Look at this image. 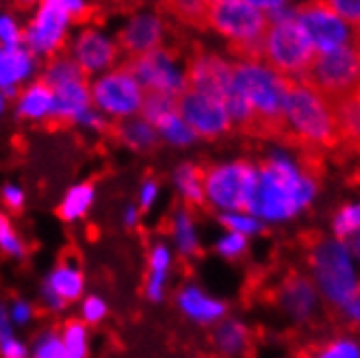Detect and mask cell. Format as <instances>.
Here are the masks:
<instances>
[{
	"label": "cell",
	"mask_w": 360,
	"mask_h": 358,
	"mask_svg": "<svg viewBox=\"0 0 360 358\" xmlns=\"http://www.w3.org/2000/svg\"><path fill=\"white\" fill-rule=\"evenodd\" d=\"M117 44L131 59L148 55L152 50L163 48L165 39V22L157 11H135L131 13L117 31Z\"/></svg>",
	"instance_id": "2e32d148"
},
{
	"label": "cell",
	"mask_w": 360,
	"mask_h": 358,
	"mask_svg": "<svg viewBox=\"0 0 360 358\" xmlns=\"http://www.w3.org/2000/svg\"><path fill=\"white\" fill-rule=\"evenodd\" d=\"M321 358H360V352L354 343L341 341V343H334Z\"/></svg>",
	"instance_id": "c3c4849f"
},
{
	"label": "cell",
	"mask_w": 360,
	"mask_h": 358,
	"mask_svg": "<svg viewBox=\"0 0 360 358\" xmlns=\"http://www.w3.org/2000/svg\"><path fill=\"white\" fill-rule=\"evenodd\" d=\"M354 33H356V44H360V29H356Z\"/></svg>",
	"instance_id": "11a10c76"
},
{
	"label": "cell",
	"mask_w": 360,
	"mask_h": 358,
	"mask_svg": "<svg viewBox=\"0 0 360 358\" xmlns=\"http://www.w3.org/2000/svg\"><path fill=\"white\" fill-rule=\"evenodd\" d=\"M41 61L27 46L5 48L0 57V94L7 100H15L20 89L39 79Z\"/></svg>",
	"instance_id": "ac0fdd59"
},
{
	"label": "cell",
	"mask_w": 360,
	"mask_h": 358,
	"mask_svg": "<svg viewBox=\"0 0 360 358\" xmlns=\"http://www.w3.org/2000/svg\"><path fill=\"white\" fill-rule=\"evenodd\" d=\"M24 41V24L9 11H0V44L5 48L22 46Z\"/></svg>",
	"instance_id": "d590c367"
},
{
	"label": "cell",
	"mask_w": 360,
	"mask_h": 358,
	"mask_svg": "<svg viewBox=\"0 0 360 358\" xmlns=\"http://www.w3.org/2000/svg\"><path fill=\"white\" fill-rule=\"evenodd\" d=\"M13 113L22 122H48L55 120V96L44 81H33L22 87L13 100Z\"/></svg>",
	"instance_id": "d6986e66"
},
{
	"label": "cell",
	"mask_w": 360,
	"mask_h": 358,
	"mask_svg": "<svg viewBox=\"0 0 360 358\" xmlns=\"http://www.w3.org/2000/svg\"><path fill=\"white\" fill-rule=\"evenodd\" d=\"M207 24L233 39V50L241 63H261L265 59L267 13L245 0H217L207 7Z\"/></svg>",
	"instance_id": "7a4b0ae2"
},
{
	"label": "cell",
	"mask_w": 360,
	"mask_h": 358,
	"mask_svg": "<svg viewBox=\"0 0 360 358\" xmlns=\"http://www.w3.org/2000/svg\"><path fill=\"white\" fill-rule=\"evenodd\" d=\"M176 105H178V98H172L165 94H146L139 115L157 129L165 117H169L178 111Z\"/></svg>",
	"instance_id": "4dcf8cb0"
},
{
	"label": "cell",
	"mask_w": 360,
	"mask_h": 358,
	"mask_svg": "<svg viewBox=\"0 0 360 358\" xmlns=\"http://www.w3.org/2000/svg\"><path fill=\"white\" fill-rule=\"evenodd\" d=\"M235 85L254 117V135L287 139L285 98L289 79L265 63H235Z\"/></svg>",
	"instance_id": "6da1fadb"
},
{
	"label": "cell",
	"mask_w": 360,
	"mask_h": 358,
	"mask_svg": "<svg viewBox=\"0 0 360 358\" xmlns=\"http://www.w3.org/2000/svg\"><path fill=\"white\" fill-rule=\"evenodd\" d=\"M178 115L195 133V137H215L230 129V115L219 98L187 89L178 96Z\"/></svg>",
	"instance_id": "4fadbf2b"
},
{
	"label": "cell",
	"mask_w": 360,
	"mask_h": 358,
	"mask_svg": "<svg viewBox=\"0 0 360 358\" xmlns=\"http://www.w3.org/2000/svg\"><path fill=\"white\" fill-rule=\"evenodd\" d=\"M343 306H345V311L349 313V317L360 321V287H356V291L349 295V300Z\"/></svg>",
	"instance_id": "816d5d0a"
},
{
	"label": "cell",
	"mask_w": 360,
	"mask_h": 358,
	"mask_svg": "<svg viewBox=\"0 0 360 358\" xmlns=\"http://www.w3.org/2000/svg\"><path fill=\"white\" fill-rule=\"evenodd\" d=\"M297 20L304 27L306 35L311 37L317 53H330V50H337L356 41L349 39V27L328 7V3L306 5L297 13Z\"/></svg>",
	"instance_id": "9a60e30c"
},
{
	"label": "cell",
	"mask_w": 360,
	"mask_h": 358,
	"mask_svg": "<svg viewBox=\"0 0 360 358\" xmlns=\"http://www.w3.org/2000/svg\"><path fill=\"white\" fill-rule=\"evenodd\" d=\"M76 129L81 131H87V133H94V135H100V133H107L109 131V120L102 115L100 111H96L94 107L89 111H85L79 120L74 122Z\"/></svg>",
	"instance_id": "ab89813d"
},
{
	"label": "cell",
	"mask_w": 360,
	"mask_h": 358,
	"mask_svg": "<svg viewBox=\"0 0 360 358\" xmlns=\"http://www.w3.org/2000/svg\"><path fill=\"white\" fill-rule=\"evenodd\" d=\"M120 53L122 48L117 37L98 24H81L68 41L70 59L81 68L89 81L117 68Z\"/></svg>",
	"instance_id": "9c48e42d"
},
{
	"label": "cell",
	"mask_w": 360,
	"mask_h": 358,
	"mask_svg": "<svg viewBox=\"0 0 360 358\" xmlns=\"http://www.w3.org/2000/svg\"><path fill=\"white\" fill-rule=\"evenodd\" d=\"M328 7L337 13L347 27L360 29V0H337V3H328Z\"/></svg>",
	"instance_id": "f35d334b"
},
{
	"label": "cell",
	"mask_w": 360,
	"mask_h": 358,
	"mask_svg": "<svg viewBox=\"0 0 360 358\" xmlns=\"http://www.w3.org/2000/svg\"><path fill=\"white\" fill-rule=\"evenodd\" d=\"M297 81L313 87L328 100L358 89L360 87V46L354 41L343 48L330 50V53H317L311 68H308L302 79Z\"/></svg>",
	"instance_id": "8992f818"
},
{
	"label": "cell",
	"mask_w": 360,
	"mask_h": 358,
	"mask_svg": "<svg viewBox=\"0 0 360 358\" xmlns=\"http://www.w3.org/2000/svg\"><path fill=\"white\" fill-rule=\"evenodd\" d=\"M94 109L100 111L109 122H124L137 117L146 98V89L139 85L135 74L126 63L105 72L89 81Z\"/></svg>",
	"instance_id": "52a82bcc"
},
{
	"label": "cell",
	"mask_w": 360,
	"mask_h": 358,
	"mask_svg": "<svg viewBox=\"0 0 360 358\" xmlns=\"http://www.w3.org/2000/svg\"><path fill=\"white\" fill-rule=\"evenodd\" d=\"M59 335H61V341L72 358H89L91 332L85 321H81L79 317L63 321V326L59 328Z\"/></svg>",
	"instance_id": "4316f807"
},
{
	"label": "cell",
	"mask_w": 360,
	"mask_h": 358,
	"mask_svg": "<svg viewBox=\"0 0 360 358\" xmlns=\"http://www.w3.org/2000/svg\"><path fill=\"white\" fill-rule=\"evenodd\" d=\"M178 306L187 317L195 321H215L217 317L224 315V304L202 293L198 287H185L178 293Z\"/></svg>",
	"instance_id": "d4e9b609"
},
{
	"label": "cell",
	"mask_w": 360,
	"mask_h": 358,
	"mask_svg": "<svg viewBox=\"0 0 360 358\" xmlns=\"http://www.w3.org/2000/svg\"><path fill=\"white\" fill-rule=\"evenodd\" d=\"M0 200H3L5 209L18 213L24 209V204H27V191H24V187L18 183H7L3 189H0Z\"/></svg>",
	"instance_id": "60d3db41"
},
{
	"label": "cell",
	"mask_w": 360,
	"mask_h": 358,
	"mask_svg": "<svg viewBox=\"0 0 360 358\" xmlns=\"http://www.w3.org/2000/svg\"><path fill=\"white\" fill-rule=\"evenodd\" d=\"M172 235H174V243L178 248L180 254H193L198 250V235H195V226H193V217L187 211H178L172 219Z\"/></svg>",
	"instance_id": "1f68e13d"
},
{
	"label": "cell",
	"mask_w": 360,
	"mask_h": 358,
	"mask_svg": "<svg viewBox=\"0 0 360 358\" xmlns=\"http://www.w3.org/2000/svg\"><path fill=\"white\" fill-rule=\"evenodd\" d=\"M215 339H217V343H219L221 350H226V352H235V350L241 345V341H243V330H241V326H237V324H226V326H221V328L217 330Z\"/></svg>",
	"instance_id": "b9f144b4"
},
{
	"label": "cell",
	"mask_w": 360,
	"mask_h": 358,
	"mask_svg": "<svg viewBox=\"0 0 360 358\" xmlns=\"http://www.w3.org/2000/svg\"><path fill=\"white\" fill-rule=\"evenodd\" d=\"M245 245V237L243 235H237V233H230L226 235L219 243H217V250L219 254H224V257H235V254H239Z\"/></svg>",
	"instance_id": "7dc6e473"
},
{
	"label": "cell",
	"mask_w": 360,
	"mask_h": 358,
	"mask_svg": "<svg viewBox=\"0 0 360 358\" xmlns=\"http://www.w3.org/2000/svg\"><path fill=\"white\" fill-rule=\"evenodd\" d=\"M55 96V120L74 124L85 111L94 107L89 79L70 81L53 89Z\"/></svg>",
	"instance_id": "ffe728a7"
},
{
	"label": "cell",
	"mask_w": 360,
	"mask_h": 358,
	"mask_svg": "<svg viewBox=\"0 0 360 358\" xmlns=\"http://www.w3.org/2000/svg\"><path fill=\"white\" fill-rule=\"evenodd\" d=\"M313 304V291L304 280H295L289 285V309L295 313H306L308 306Z\"/></svg>",
	"instance_id": "8d00e7d4"
},
{
	"label": "cell",
	"mask_w": 360,
	"mask_h": 358,
	"mask_svg": "<svg viewBox=\"0 0 360 358\" xmlns=\"http://www.w3.org/2000/svg\"><path fill=\"white\" fill-rule=\"evenodd\" d=\"M135 74L146 94H165L178 98L187 91V68L180 65L176 55L167 48L152 50L126 63Z\"/></svg>",
	"instance_id": "8fae6325"
},
{
	"label": "cell",
	"mask_w": 360,
	"mask_h": 358,
	"mask_svg": "<svg viewBox=\"0 0 360 358\" xmlns=\"http://www.w3.org/2000/svg\"><path fill=\"white\" fill-rule=\"evenodd\" d=\"M339 141H360V87L330 100Z\"/></svg>",
	"instance_id": "44dd1931"
},
{
	"label": "cell",
	"mask_w": 360,
	"mask_h": 358,
	"mask_svg": "<svg viewBox=\"0 0 360 358\" xmlns=\"http://www.w3.org/2000/svg\"><path fill=\"white\" fill-rule=\"evenodd\" d=\"M0 252L13 261H22L29 252L27 241L18 233V228L5 211H0Z\"/></svg>",
	"instance_id": "f546056e"
},
{
	"label": "cell",
	"mask_w": 360,
	"mask_h": 358,
	"mask_svg": "<svg viewBox=\"0 0 360 358\" xmlns=\"http://www.w3.org/2000/svg\"><path fill=\"white\" fill-rule=\"evenodd\" d=\"M85 287L87 283L81 263L74 257H65L44 278L39 300L48 311L61 313L70 304L81 302L85 298Z\"/></svg>",
	"instance_id": "7c38bea8"
},
{
	"label": "cell",
	"mask_w": 360,
	"mask_h": 358,
	"mask_svg": "<svg viewBox=\"0 0 360 358\" xmlns=\"http://www.w3.org/2000/svg\"><path fill=\"white\" fill-rule=\"evenodd\" d=\"M3 53H5V46H3V44H0V57H3Z\"/></svg>",
	"instance_id": "9f6ffc18"
},
{
	"label": "cell",
	"mask_w": 360,
	"mask_h": 358,
	"mask_svg": "<svg viewBox=\"0 0 360 358\" xmlns=\"http://www.w3.org/2000/svg\"><path fill=\"white\" fill-rule=\"evenodd\" d=\"M358 46H360V44H358Z\"/></svg>",
	"instance_id": "6f0895ef"
},
{
	"label": "cell",
	"mask_w": 360,
	"mask_h": 358,
	"mask_svg": "<svg viewBox=\"0 0 360 358\" xmlns=\"http://www.w3.org/2000/svg\"><path fill=\"white\" fill-rule=\"evenodd\" d=\"M259 174L243 163L213 167L204 174V198L224 211H250Z\"/></svg>",
	"instance_id": "30bf717a"
},
{
	"label": "cell",
	"mask_w": 360,
	"mask_h": 358,
	"mask_svg": "<svg viewBox=\"0 0 360 358\" xmlns=\"http://www.w3.org/2000/svg\"><path fill=\"white\" fill-rule=\"evenodd\" d=\"M115 137L124 148L133 152H150L161 141L157 129L150 122H146L141 115L115 124Z\"/></svg>",
	"instance_id": "cb8c5ba5"
},
{
	"label": "cell",
	"mask_w": 360,
	"mask_h": 358,
	"mask_svg": "<svg viewBox=\"0 0 360 358\" xmlns=\"http://www.w3.org/2000/svg\"><path fill=\"white\" fill-rule=\"evenodd\" d=\"M74 20L65 9V0H44L24 24V46L39 61H48L63 53L74 33Z\"/></svg>",
	"instance_id": "ba28073f"
},
{
	"label": "cell",
	"mask_w": 360,
	"mask_h": 358,
	"mask_svg": "<svg viewBox=\"0 0 360 358\" xmlns=\"http://www.w3.org/2000/svg\"><path fill=\"white\" fill-rule=\"evenodd\" d=\"M224 224L230 228V233H237V235H245V233H252V230L259 228L254 219H248V217H241V215H233L228 213L224 217Z\"/></svg>",
	"instance_id": "bcb514c9"
},
{
	"label": "cell",
	"mask_w": 360,
	"mask_h": 358,
	"mask_svg": "<svg viewBox=\"0 0 360 358\" xmlns=\"http://www.w3.org/2000/svg\"><path fill=\"white\" fill-rule=\"evenodd\" d=\"M207 3H180L176 5L178 13L183 15L185 20L189 22H195V24H207Z\"/></svg>",
	"instance_id": "f6af8a7d"
},
{
	"label": "cell",
	"mask_w": 360,
	"mask_h": 358,
	"mask_svg": "<svg viewBox=\"0 0 360 358\" xmlns=\"http://www.w3.org/2000/svg\"><path fill=\"white\" fill-rule=\"evenodd\" d=\"M7 309H9L11 324L15 328H24L35 319V304L24 298H15L11 304H7Z\"/></svg>",
	"instance_id": "74e56055"
},
{
	"label": "cell",
	"mask_w": 360,
	"mask_h": 358,
	"mask_svg": "<svg viewBox=\"0 0 360 358\" xmlns=\"http://www.w3.org/2000/svg\"><path fill=\"white\" fill-rule=\"evenodd\" d=\"M31 358H72L61 341L59 330L46 328L35 337L31 345Z\"/></svg>",
	"instance_id": "836d02e7"
},
{
	"label": "cell",
	"mask_w": 360,
	"mask_h": 358,
	"mask_svg": "<svg viewBox=\"0 0 360 358\" xmlns=\"http://www.w3.org/2000/svg\"><path fill=\"white\" fill-rule=\"evenodd\" d=\"M159 193H161L159 183L154 181V178H146V181L139 185V191H137V207L141 211L152 209L154 204H157V200H159Z\"/></svg>",
	"instance_id": "7bdbcfd3"
},
{
	"label": "cell",
	"mask_w": 360,
	"mask_h": 358,
	"mask_svg": "<svg viewBox=\"0 0 360 358\" xmlns=\"http://www.w3.org/2000/svg\"><path fill=\"white\" fill-rule=\"evenodd\" d=\"M141 213H143V211L137 207V204H126V207L122 209V215H120L122 226L128 228V230L137 228V226L141 224Z\"/></svg>",
	"instance_id": "681fc988"
},
{
	"label": "cell",
	"mask_w": 360,
	"mask_h": 358,
	"mask_svg": "<svg viewBox=\"0 0 360 358\" xmlns=\"http://www.w3.org/2000/svg\"><path fill=\"white\" fill-rule=\"evenodd\" d=\"M187 89L207 94L226 102L235 89L233 63L217 55H200L187 65Z\"/></svg>",
	"instance_id": "e0dca14e"
},
{
	"label": "cell",
	"mask_w": 360,
	"mask_h": 358,
	"mask_svg": "<svg viewBox=\"0 0 360 358\" xmlns=\"http://www.w3.org/2000/svg\"><path fill=\"white\" fill-rule=\"evenodd\" d=\"M349 248H352V252H354V254H358V257H360V230H358V233L352 237Z\"/></svg>",
	"instance_id": "f5cc1de1"
},
{
	"label": "cell",
	"mask_w": 360,
	"mask_h": 358,
	"mask_svg": "<svg viewBox=\"0 0 360 358\" xmlns=\"http://www.w3.org/2000/svg\"><path fill=\"white\" fill-rule=\"evenodd\" d=\"M287 139L311 146H337L339 133L330 100L297 79H289L285 98Z\"/></svg>",
	"instance_id": "3957f363"
},
{
	"label": "cell",
	"mask_w": 360,
	"mask_h": 358,
	"mask_svg": "<svg viewBox=\"0 0 360 358\" xmlns=\"http://www.w3.org/2000/svg\"><path fill=\"white\" fill-rule=\"evenodd\" d=\"M79 79H87V76L81 72V68L76 65L68 53H61L53 59H48L41 63V72H39V81H44L50 89H55L59 85H65L70 81H79Z\"/></svg>",
	"instance_id": "484cf974"
},
{
	"label": "cell",
	"mask_w": 360,
	"mask_h": 358,
	"mask_svg": "<svg viewBox=\"0 0 360 358\" xmlns=\"http://www.w3.org/2000/svg\"><path fill=\"white\" fill-rule=\"evenodd\" d=\"M174 185H176L178 193L191 204H198V202L204 200V174L191 163L176 167Z\"/></svg>",
	"instance_id": "f1b7e54d"
},
{
	"label": "cell",
	"mask_w": 360,
	"mask_h": 358,
	"mask_svg": "<svg viewBox=\"0 0 360 358\" xmlns=\"http://www.w3.org/2000/svg\"><path fill=\"white\" fill-rule=\"evenodd\" d=\"M356 228L360 230V204L358 207H347L337 219V233L339 235H349Z\"/></svg>",
	"instance_id": "ee69618b"
},
{
	"label": "cell",
	"mask_w": 360,
	"mask_h": 358,
	"mask_svg": "<svg viewBox=\"0 0 360 358\" xmlns=\"http://www.w3.org/2000/svg\"><path fill=\"white\" fill-rule=\"evenodd\" d=\"M157 133H159V139H163L165 143L176 146V148H185V146L193 143V139H195V133L185 124V120L178 115V111L174 115L165 117L157 126Z\"/></svg>",
	"instance_id": "d6a6232c"
},
{
	"label": "cell",
	"mask_w": 360,
	"mask_h": 358,
	"mask_svg": "<svg viewBox=\"0 0 360 358\" xmlns=\"http://www.w3.org/2000/svg\"><path fill=\"white\" fill-rule=\"evenodd\" d=\"M0 358H31V347L15 332L7 304L0 302Z\"/></svg>",
	"instance_id": "83f0119b"
},
{
	"label": "cell",
	"mask_w": 360,
	"mask_h": 358,
	"mask_svg": "<svg viewBox=\"0 0 360 358\" xmlns=\"http://www.w3.org/2000/svg\"><path fill=\"white\" fill-rule=\"evenodd\" d=\"M96 198H98V191H96L94 183H89V181L76 183L63 193L59 207H57V213H59V217L63 222L76 224V222L85 219L91 213Z\"/></svg>",
	"instance_id": "603a6c76"
},
{
	"label": "cell",
	"mask_w": 360,
	"mask_h": 358,
	"mask_svg": "<svg viewBox=\"0 0 360 358\" xmlns=\"http://www.w3.org/2000/svg\"><path fill=\"white\" fill-rule=\"evenodd\" d=\"M317 50L306 35L297 15H287L269 22L265 33V61L269 68L287 79H302L311 68Z\"/></svg>",
	"instance_id": "5b68a950"
},
{
	"label": "cell",
	"mask_w": 360,
	"mask_h": 358,
	"mask_svg": "<svg viewBox=\"0 0 360 358\" xmlns=\"http://www.w3.org/2000/svg\"><path fill=\"white\" fill-rule=\"evenodd\" d=\"M7 107H9V100L3 94H0V122H3V117L7 113Z\"/></svg>",
	"instance_id": "db71d44e"
},
{
	"label": "cell",
	"mask_w": 360,
	"mask_h": 358,
	"mask_svg": "<svg viewBox=\"0 0 360 358\" xmlns=\"http://www.w3.org/2000/svg\"><path fill=\"white\" fill-rule=\"evenodd\" d=\"M65 9H68V13L72 15L74 22L83 20L89 13V5L83 3V0H65Z\"/></svg>",
	"instance_id": "f907efd6"
},
{
	"label": "cell",
	"mask_w": 360,
	"mask_h": 358,
	"mask_svg": "<svg viewBox=\"0 0 360 358\" xmlns=\"http://www.w3.org/2000/svg\"><path fill=\"white\" fill-rule=\"evenodd\" d=\"M109 315V302L102 295H85L81 300V321H85L87 326H98L100 321H105Z\"/></svg>",
	"instance_id": "e575fe53"
},
{
	"label": "cell",
	"mask_w": 360,
	"mask_h": 358,
	"mask_svg": "<svg viewBox=\"0 0 360 358\" xmlns=\"http://www.w3.org/2000/svg\"><path fill=\"white\" fill-rule=\"evenodd\" d=\"M315 267L328 298L345 304L356 291V278L345 248L337 241H326L315 254Z\"/></svg>",
	"instance_id": "5bb4252c"
},
{
	"label": "cell",
	"mask_w": 360,
	"mask_h": 358,
	"mask_svg": "<svg viewBox=\"0 0 360 358\" xmlns=\"http://www.w3.org/2000/svg\"><path fill=\"white\" fill-rule=\"evenodd\" d=\"M311 196L313 185L306 178H302L285 159H274L259 174L250 211L271 219L289 217L304 207Z\"/></svg>",
	"instance_id": "277c9868"
},
{
	"label": "cell",
	"mask_w": 360,
	"mask_h": 358,
	"mask_svg": "<svg viewBox=\"0 0 360 358\" xmlns=\"http://www.w3.org/2000/svg\"><path fill=\"white\" fill-rule=\"evenodd\" d=\"M172 267V250L165 243H154L148 254L146 298L150 302H161L167 291V276Z\"/></svg>",
	"instance_id": "7402d4cb"
}]
</instances>
